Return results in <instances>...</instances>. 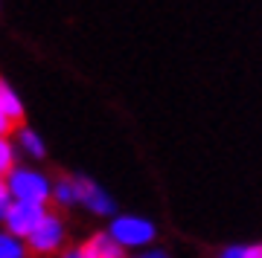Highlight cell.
<instances>
[{
    "label": "cell",
    "instance_id": "obj_1",
    "mask_svg": "<svg viewBox=\"0 0 262 258\" xmlns=\"http://www.w3.org/2000/svg\"><path fill=\"white\" fill-rule=\"evenodd\" d=\"M9 192L12 200L38 203V206H47L53 200V183L44 171H35V168H15L9 174Z\"/></svg>",
    "mask_w": 262,
    "mask_h": 258
},
{
    "label": "cell",
    "instance_id": "obj_2",
    "mask_svg": "<svg viewBox=\"0 0 262 258\" xmlns=\"http://www.w3.org/2000/svg\"><path fill=\"white\" fill-rule=\"evenodd\" d=\"M108 235H111L122 249L128 247H146L151 241L158 238V226L140 215H120L114 218L111 226H108Z\"/></svg>",
    "mask_w": 262,
    "mask_h": 258
},
{
    "label": "cell",
    "instance_id": "obj_3",
    "mask_svg": "<svg viewBox=\"0 0 262 258\" xmlns=\"http://www.w3.org/2000/svg\"><path fill=\"white\" fill-rule=\"evenodd\" d=\"M64 241H67V226H64V221H61V215L50 212L47 218L41 221V226L27 238V249L35 258H47V255H53V252H64L67 249Z\"/></svg>",
    "mask_w": 262,
    "mask_h": 258
},
{
    "label": "cell",
    "instance_id": "obj_4",
    "mask_svg": "<svg viewBox=\"0 0 262 258\" xmlns=\"http://www.w3.org/2000/svg\"><path fill=\"white\" fill-rule=\"evenodd\" d=\"M47 206H38V203H24V200H12V206L6 209V232L15 238L27 241L32 232L41 226V221L47 218Z\"/></svg>",
    "mask_w": 262,
    "mask_h": 258
},
{
    "label": "cell",
    "instance_id": "obj_5",
    "mask_svg": "<svg viewBox=\"0 0 262 258\" xmlns=\"http://www.w3.org/2000/svg\"><path fill=\"white\" fill-rule=\"evenodd\" d=\"M76 186H79V203H82L88 212L99 215V218L117 212V206H114L111 194L105 192V189H99L94 180H88V177H76Z\"/></svg>",
    "mask_w": 262,
    "mask_h": 258
},
{
    "label": "cell",
    "instance_id": "obj_6",
    "mask_svg": "<svg viewBox=\"0 0 262 258\" xmlns=\"http://www.w3.org/2000/svg\"><path fill=\"white\" fill-rule=\"evenodd\" d=\"M84 258H125V249L108 235V232H94L91 238L82 244Z\"/></svg>",
    "mask_w": 262,
    "mask_h": 258
},
{
    "label": "cell",
    "instance_id": "obj_7",
    "mask_svg": "<svg viewBox=\"0 0 262 258\" xmlns=\"http://www.w3.org/2000/svg\"><path fill=\"white\" fill-rule=\"evenodd\" d=\"M0 111L6 113L18 128H24L27 125V111H24V101H20V96L15 90H12V84L6 82V79H0Z\"/></svg>",
    "mask_w": 262,
    "mask_h": 258
},
{
    "label": "cell",
    "instance_id": "obj_8",
    "mask_svg": "<svg viewBox=\"0 0 262 258\" xmlns=\"http://www.w3.org/2000/svg\"><path fill=\"white\" fill-rule=\"evenodd\" d=\"M53 203H56L58 209H70L79 203V186H76V177L70 174H61L53 183Z\"/></svg>",
    "mask_w": 262,
    "mask_h": 258
},
{
    "label": "cell",
    "instance_id": "obj_9",
    "mask_svg": "<svg viewBox=\"0 0 262 258\" xmlns=\"http://www.w3.org/2000/svg\"><path fill=\"white\" fill-rule=\"evenodd\" d=\"M18 148L24 151V154H29L32 160H41L44 154H47V148H44V139L38 137V134L29 128V125L18 128Z\"/></svg>",
    "mask_w": 262,
    "mask_h": 258
},
{
    "label": "cell",
    "instance_id": "obj_10",
    "mask_svg": "<svg viewBox=\"0 0 262 258\" xmlns=\"http://www.w3.org/2000/svg\"><path fill=\"white\" fill-rule=\"evenodd\" d=\"M27 244L3 229L0 232V258H27Z\"/></svg>",
    "mask_w": 262,
    "mask_h": 258
},
{
    "label": "cell",
    "instance_id": "obj_11",
    "mask_svg": "<svg viewBox=\"0 0 262 258\" xmlns=\"http://www.w3.org/2000/svg\"><path fill=\"white\" fill-rule=\"evenodd\" d=\"M15 142L6 137H0V177L9 180V174L15 171Z\"/></svg>",
    "mask_w": 262,
    "mask_h": 258
},
{
    "label": "cell",
    "instance_id": "obj_12",
    "mask_svg": "<svg viewBox=\"0 0 262 258\" xmlns=\"http://www.w3.org/2000/svg\"><path fill=\"white\" fill-rule=\"evenodd\" d=\"M12 206V192H9V180L0 177V221L6 218V209Z\"/></svg>",
    "mask_w": 262,
    "mask_h": 258
},
{
    "label": "cell",
    "instance_id": "obj_13",
    "mask_svg": "<svg viewBox=\"0 0 262 258\" xmlns=\"http://www.w3.org/2000/svg\"><path fill=\"white\" fill-rule=\"evenodd\" d=\"M12 131L18 134V125H15V122H12L9 116H6V113L0 111V137H6V139H9V134H12Z\"/></svg>",
    "mask_w": 262,
    "mask_h": 258
},
{
    "label": "cell",
    "instance_id": "obj_14",
    "mask_svg": "<svg viewBox=\"0 0 262 258\" xmlns=\"http://www.w3.org/2000/svg\"><path fill=\"white\" fill-rule=\"evenodd\" d=\"M219 258H245V247H225Z\"/></svg>",
    "mask_w": 262,
    "mask_h": 258
},
{
    "label": "cell",
    "instance_id": "obj_15",
    "mask_svg": "<svg viewBox=\"0 0 262 258\" xmlns=\"http://www.w3.org/2000/svg\"><path fill=\"white\" fill-rule=\"evenodd\" d=\"M245 258H262V244H251V247H245Z\"/></svg>",
    "mask_w": 262,
    "mask_h": 258
},
{
    "label": "cell",
    "instance_id": "obj_16",
    "mask_svg": "<svg viewBox=\"0 0 262 258\" xmlns=\"http://www.w3.org/2000/svg\"><path fill=\"white\" fill-rule=\"evenodd\" d=\"M134 258H169V252H163V249H146V252H140V255Z\"/></svg>",
    "mask_w": 262,
    "mask_h": 258
},
{
    "label": "cell",
    "instance_id": "obj_17",
    "mask_svg": "<svg viewBox=\"0 0 262 258\" xmlns=\"http://www.w3.org/2000/svg\"><path fill=\"white\" fill-rule=\"evenodd\" d=\"M61 258H84L82 255V247H67L64 252H61Z\"/></svg>",
    "mask_w": 262,
    "mask_h": 258
}]
</instances>
